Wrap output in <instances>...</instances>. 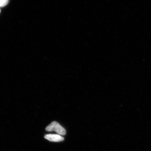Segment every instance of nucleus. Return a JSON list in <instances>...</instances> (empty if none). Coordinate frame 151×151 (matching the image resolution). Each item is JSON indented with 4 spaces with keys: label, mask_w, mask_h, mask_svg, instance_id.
I'll use <instances>...</instances> for the list:
<instances>
[{
    "label": "nucleus",
    "mask_w": 151,
    "mask_h": 151,
    "mask_svg": "<svg viewBox=\"0 0 151 151\" xmlns=\"http://www.w3.org/2000/svg\"><path fill=\"white\" fill-rule=\"evenodd\" d=\"M46 131L48 132L55 131L58 134L61 135H65L66 133L65 129L56 122H53L46 128Z\"/></svg>",
    "instance_id": "f257e3e1"
},
{
    "label": "nucleus",
    "mask_w": 151,
    "mask_h": 151,
    "mask_svg": "<svg viewBox=\"0 0 151 151\" xmlns=\"http://www.w3.org/2000/svg\"><path fill=\"white\" fill-rule=\"evenodd\" d=\"M45 138L49 141L54 142H59L63 141L64 139L63 137L58 134H48L45 135Z\"/></svg>",
    "instance_id": "f03ea898"
},
{
    "label": "nucleus",
    "mask_w": 151,
    "mask_h": 151,
    "mask_svg": "<svg viewBox=\"0 0 151 151\" xmlns=\"http://www.w3.org/2000/svg\"><path fill=\"white\" fill-rule=\"evenodd\" d=\"M9 1L7 0H1L0 1V7H3L6 5L8 3Z\"/></svg>",
    "instance_id": "7ed1b4c3"
}]
</instances>
